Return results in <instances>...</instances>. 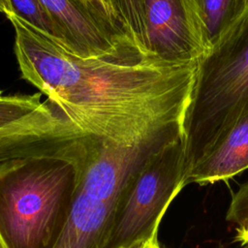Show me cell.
<instances>
[{"label":"cell","instance_id":"cell-1","mask_svg":"<svg viewBox=\"0 0 248 248\" xmlns=\"http://www.w3.org/2000/svg\"><path fill=\"white\" fill-rule=\"evenodd\" d=\"M21 78L84 134L119 143L168 144L183 136L197 62L170 63L132 39L79 57L13 14Z\"/></svg>","mask_w":248,"mask_h":248},{"label":"cell","instance_id":"cell-2","mask_svg":"<svg viewBox=\"0 0 248 248\" xmlns=\"http://www.w3.org/2000/svg\"><path fill=\"white\" fill-rule=\"evenodd\" d=\"M77 171L58 156L0 162V248H56L68 225Z\"/></svg>","mask_w":248,"mask_h":248},{"label":"cell","instance_id":"cell-3","mask_svg":"<svg viewBox=\"0 0 248 248\" xmlns=\"http://www.w3.org/2000/svg\"><path fill=\"white\" fill-rule=\"evenodd\" d=\"M246 115L248 11L197 62L183 120L188 172L220 137Z\"/></svg>","mask_w":248,"mask_h":248},{"label":"cell","instance_id":"cell-4","mask_svg":"<svg viewBox=\"0 0 248 248\" xmlns=\"http://www.w3.org/2000/svg\"><path fill=\"white\" fill-rule=\"evenodd\" d=\"M168 144L131 145L86 136L75 164L72 213L56 248H104L123 190L148 158Z\"/></svg>","mask_w":248,"mask_h":248},{"label":"cell","instance_id":"cell-5","mask_svg":"<svg viewBox=\"0 0 248 248\" xmlns=\"http://www.w3.org/2000/svg\"><path fill=\"white\" fill-rule=\"evenodd\" d=\"M188 174L184 137L151 155L120 195L104 248H140L157 238L160 222Z\"/></svg>","mask_w":248,"mask_h":248},{"label":"cell","instance_id":"cell-6","mask_svg":"<svg viewBox=\"0 0 248 248\" xmlns=\"http://www.w3.org/2000/svg\"><path fill=\"white\" fill-rule=\"evenodd\" d=\"M41 97V92L0 97V162L63 157L70 146L88 136Z\"/></svg>","mask_w":248,"mask_h":248},{"label":"cell","instance_id":"cell-7","mask_svg":"<svg viewBox=\"0 0 248 248\" xmlns=\"http://www.w3.org/2000/svg\"><path fill=\"white\" fill-rule=\"evenodd\" d=\"M147 50L170 63H190L207 51L190 0H142Z\"/></svg>","mask_w":248,"mask_h":248},{"label":"cell","instance_id":"cell-8","mask_svg":"<svg viewBox=\"0 0 248 248\" xmlns=\"http://www.w3.org/2000/svg\"><path fill=\"white\" fill-rule=\"evenodd\" d=\"M63 32L69 50L79 57H92L114 50L130 37H115L78 0H40Z\"/></svg>","mask_w":248,"mask_h":248},{"label":"cell","instance_id":"cell-9","mask_svg":"<svg viewBox=\"0 0 248 248\" xmlns=\"http://www.w3.org/2000/svg\"><path fill=\"white\" fill-rule=\"evenodd\" d=\"M248 169V115L220 137L191 167L186 184L227 181Z\"/></svg>","mask_w":248,"mask_h":248},{"label":"cell","instance_id":"cell-10","mask_svg":"<svg viewBox=\"0 0 248 248\" xmlns=\"http://www.w3.org/2000/svg\"><path fill=\"white\" fill-rule=\"evenodd\" d=\"M200 19L208 50L248 11V0H190Z\"/></svg>","mask_w":248,"mask_h":248},{"label":"cell","instance_id":"cell-11","mask_svg":"<svg viewBox=\"0 0 248 248\" xmlns=\"http://www.w3.org/2000/svg\"><path fill=\"white\" fill-rule=\"evenodd\" d=\"M0 4L5 15L16 16L69 50V45L63 32L50 17L40 0H0Z\"/></svg>","mask_w":248,"mask_h":248},{"label":"cell","instance_id":"cell-12","mask_svg":"<svg viewBox=\"0 0 248 248\" xmlns=\"http://www.w3.org/2000/svg\"><path fill=\"white\" fill-rule=\"evenodd\" d=\"M113 2L128 35L136 44L147 50L142 0H113Z\"/></svg>","mask_w":248,"mask_h":248},{"label":"cell","instance_id":"cell-13","mask_svg":"<svg viewBox=\"0 0 248 248\" xmlns=\"http://www.w3.org/2000/svg\"><path fill=\"white\" fill-rule=\"evenodd\" d=\"M115 37L128 36L120 16L104 0H78Z\"/></svg>","mask_w":248,"mask_h":248},{"label":"cell","instance_id":"cell-14","mask_svg":"<svg viewBox=\"0 0 248 248\" xmlns=\"http://www.w3.org/2000/svg\"><path fill=\"white\" fill-rule=\"evenodd\" d=\"M226 220L237 226L248 222V181L242 184L232 197Z\"/></svg>","mask_w":248,"mask_h":248},{"label":"cell","instance_id":"cell-15","mask_svg":"<svg viewBox=\"0 0 248 248\" xmlns=\"http://www.w3.org/2000/svg\"><path fill=\"white\" fill-rule=\"evenodd\" d=\"M235 236H234V242H239L241 246L248 244V222L237 226L235 229Z\"/></svg>","mask_w":248,"mask_h":248},{"label":"cell","instance_id":"cell-16","mask_svg":"<svg viewBox=\"0 0 248 248\" xmlns=\"http://www.w3.org/2000/svg\"><path fill=\"white\" fill-rule=\"evenodd\" d=\"M140 248H162L158 242V238H155V239H152L148 242H146L144 245H142L141 247Z\"/></svg>","mask_w":248,"mask_h":248},{"label":"cell","instance_id":"cell-17","mask_svg":"<svg viewBox=\"0 0 248 248\" xmlns=\"http://www.w3.org/2000/svg\"><path fill=\"white\" fill-rule=\"evenodd\" d=\"M117 15H118V13H117V11H116V9H115V7H114V2H113V0H104ZM119 16V15H118ZM123 23V22H122Z\"/></svg>","mask_w":248,"mask_h":248},{"label":"cell","instance_id":"cell-18","mask_svg":"<svg viewBox=\"0 0 248 248\" xmlns=\"http://www.w3.org/2000/svg\"><path fill=\"white\" fill-rule=\"evenodd\" d=\"M0 13H3V14H4V10H3V8H2V6H1V4H0Z\"/></svg>","mask_w":248,"mask_h":248},{"label":"cell","instance_id":"cell-19","mask_svg":"<svg viewBox=\"0 0 248 248\" xmlns=\"http://www.w3.org/2000/svg\"><path fill=\"white\" fill-rule=\"evenodd\" d=\"M219 248H223V247H219ZM240 248H248V244H247V245H244V246H241Z\"/></svg>","mask_w":248,"mask_h":248}]
</instances>
